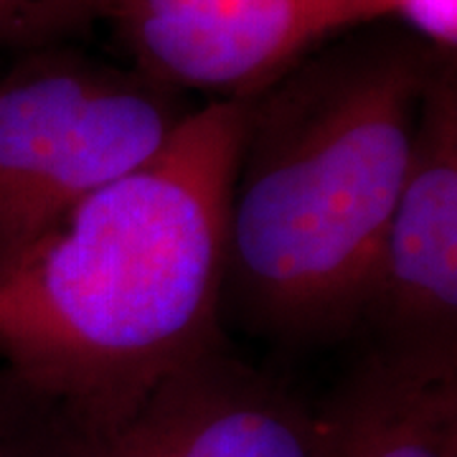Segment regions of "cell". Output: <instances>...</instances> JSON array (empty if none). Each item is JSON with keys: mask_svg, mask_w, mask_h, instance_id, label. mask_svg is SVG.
Wrapping results in <instances>:
<instances>
[{"mask_svg": "<svg viewBox=\"0 0 457 457\" xmlns=\"http://www.w3.org/2000/svg\"><path fill=\"white\" fill-rule=\"evenodd\" d=\"M245 99H212L145 165L0 272V359L112 437L221 345L227 213Z\"/></svg>", "mask_w": 457, "mask_h": 457, "instance_id": "obj_1", "label": "cell"}, {"mask_svg": "<svg viewBox=\"0 0 457 457\" xmlns=\"http://www.w3.org/2000/svg\"><path fill=\"white\" fill-rule=\"evenodd\" d=\"M437 49H318L245 99L224 305L282 343L371 311Z\"/></svg>", "mask_w": 457, "mask_h": 457, "instance_id": "obj_2", "label": "cell"}, {"mask_svg": "<svg viewBox=\"0 0 457 457\" xmlns=\"http://www.w3.org/2000/svg\"><path fill=\"white\" fill-rule=\"evenodd\" d=\"M196 107L69 44L0 69V272L84 198L153 161Z\"/></svg>", "mask_w": 457, "mask_h": 457, "instance_id": "obj_3", "label": "cell"}, {"mask_svg": "<svg viewBox=\"0 0 457 457\" xmlns=\"http://www.w3.org/2000/svg\"><path fill=\"white\" fill-rule=\"evenodd\" d=\"M402 0H107L130 66L183 95L246 99L338 33L396 18Z\"/></svg>", "mask_w": 457, "mask_h": 457, "instance_id": "obj_4", "label": "cell"}, {"mask_svg": "<svg viewBox=\"0 0 457 457\" xmlns=\"http://www.w3.org/2000/svg\"><path fill=\"white\" fill-rule=\"evenodd\" d=\"M381 336H457V51L427 74L407 183L371 311Z\"/></svg>", "mask_w": 457, "mask_h": 457, "instance_id": "obj_5", "label": "cell"}, {"mask_svg": "<svg viewBox=\"0 0 457 457\" xmlns=\"http://www.w3.org/2000/svg\"><path fill=\"white\" fill-rule=\"evenodd\" d=\"M107 457H323L320 414L221 345L163 378Z\"/></svg>", "mask_w": 457, "mask_h": 457, "instance_id": "obj_6", "label": "cell"}, {"mask_svg": "<svg viewBox=\"0 0 457 457\" xmlns=\"http://www.w3.org/2000/svg\"><path fill=\"white\" fill-rule=\"evenodd\" d=\"M318 414L323 457H457V336H381Z\"/></svg>", "mask_w": 457, "mask_h": 457, "instance_id": "obj_7", "label": "cell"}, {"mask_svg": "<svg viewBox=\"0 0 457 457\" xmlns=\"http://www.w3.org/2000/svg\"><path fill=\"white\" fill-rule=\"evenodd\" d=\"M110 437L62 399L0 371V457H107Z\"/></svg>", "mask_w": 457, "mask_h": 457, "instance_id": "obj_8", "label": "cell"}, {"mask_svg": "<svg viewBox=\"0 0 457 457\" xmlns=\"http://www.w3.org/2000/svg\"><path fill=\"white\" fill-rule=\"evenodd\" d=\"M107 0H0V56L62 46L102 21Z\"/></svg>", "mask_w": 457, "mask_h": 457, "instance_id": "obj_9", "label": "cell"}, {"mask_svg": "<svg viewBox=\"0 0 457 457\" xmlns=\"http://www.w3.org/2000/svg\"><path fill=\"white\" fill-rule=\"evenodd\" d=\"M437 51H457V0H402L399 13Z\"/></svg>", "mask_w": 457, "mask_h": 457, "instance_id": "obj_10", "label": "cell"}]
</instances>
